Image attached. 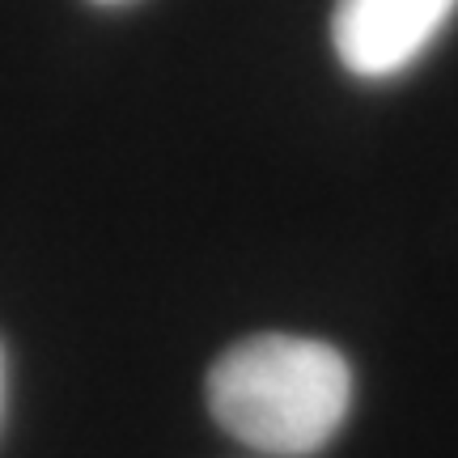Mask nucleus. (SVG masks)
Instances as JSON below:
<instances>
[{"mask_svg":"<svg viewBox=\"0 0 458 458\" xmlns=\"http://www.w3.org/2000/svg\"><path fill=\"white\" fill-rule=\"evenodd\" d=\"M0 408H4V352H0Z\"/></svg>","mask_w":458,"mask_h":458,"instance_id":"nucleus-3","label":"nucleus"},{"mask_svg":"<svg viewBox=\"0 0 458 458\" xmlns=\"http://www.w3.org/2000/svg\"><path fill=\"white\" fill-rule=\"evenodd\" d=\"M208 408L233 442L280 458L314 454L352 408V369L340 348L306 335H250L208 374Z\"/></svg>","mask_w":458,"mask_h":458,"instance_id":"nucleus-1","label":"nucleus"},{"mask_svg":"<svg viewBox=\"0 0 458 458\" xmlns=\"http://www.w3.org/2000/svg\"><path fill=\"white\" fill-rule=\"evenodd\" d=\"M94 4H123V0H94Z\"/></svg>","mask_w":458,"mask_h":458,"instance_id":"nucleus-4","label":"nucleus"},{"mask_svg":"<svg viewBox=\"0 0 458 458\" xmlns=\"http://www.w3.org/2000/svg\"><path fill=\"white\" fill-rule=\"evenodd\" d=\"M454 9L458 0H335L331 43L352 77L386 81L425 55Z\"/></svg>","mask_w":458,"mask_h":458,"instance_id":"nucleus-2","label":"nucleus"}]
</instances>
